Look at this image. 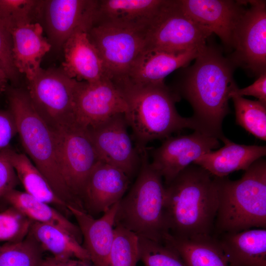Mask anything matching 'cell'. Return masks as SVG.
Segmentation results:
<instances>
[{"label":"cell","mask_w":266,"mask_h":266,"mask_svg":"<svg viewBox=\"0 0 266 266\" xmlns=\"http://www.w3.org/2000/svg\"><path fill=\"white\" fill-rule=\"evenodd\" d=\"M235 68L220 49L207 44L192 66L183 67L172 89L191 105L196 131L221 140L225 137L222 123L230 112L229 100L238 88L233 78Z\"/></svg>","instance_id":"1"},{"label":"cell","mask_w":266,"mask_h":266,"mask_svg":"<svg viewBox=\"0 0 266 266\" xmlns=\"http://www.w3.org/2000/svg\"><path fill=\"white\" fill-rule=\"evenodd\" d=\"M218 205L216 177L190 165L165 186V213L169 234L187 239L213 237Z\"/></svg>","instance_id":"2"},{"label":"cell","mask_w":266,"mask_h":266,"mask_svg":"<svg viewBox=\"0 0 266 266\" xmlns=\"http://www.w3.org/2000/svg\"><path fill=\"white\" fill-rule=\"evenodd\" d=\"M127 100L125 114L132 131V138L140 153L155 140L165 139L184 129L197 131L191 117L180 116L175 107L179 96L165 82L139 86L117 85Z\"/></svg>","instance_id":"3"},{"label":"cell","mask_w":266,"mask_h":266,"mask_svg":"<svg viewBox=\"0 0 266 266\" xmlns=\"http://www.w3.org/2000/svg\"><path fill=\"white\" fill-rule=\"evenodd\" d=\"M216 180L218 205L213 236L266 228L265 159L254 162L238 180L227 177H216Z\"/></svg>","instance_id":"4"},{"label":"cell","mask_w":266,"mask_h":266,"mask_svg":"<svg viewBox=\"0 0 266 266\" xmlns=\"http://www.w3.org/2000/svg\"><path fill=\"white\" fill-rule=\"evenodd\" d=\"M140 156L136 179L119 202L115 226L138 237L164 242L169 234L165 213V186L162 177L151 165L148 148Z\"/></svg>","instance_id":"5"},{"label":"cell","mask_w":266,"mask_h":266,"mask_svg":"<svg viewBox=\"0 0 266 266\" xmlns=\"http://www.w3.org/2000/svg\"><path fill=\"white\" fill-rule=\"evenodd\" d=\"M8 101L17 133L28 157L62 200L67 205L80 207V201L69 191L61 173L53 131L36 111L27 92L12 90L9 92Z\"/></svg>","instance_id":"6"},{"label":"cell","mask_w":266,"mask_h":266,"mask_svg":"<svg viewBox=\"0 0 266 266\" xmlns=\"http://www.w3.org/2000/svg\"><path fill=\"white\" fill-rule=\"evenodd\" d=\"M147 26L114 21L95 23L88 35L113 82L123 80L144 51Z\"/></svg>","instance_id":"7"},{"label":"cell","mask_w":266,"mask_h":266,"mask_svg":"<svg viewBox=\"0 0 266 266\" xmlns=\"http://www.w3.org/2000/svg\"><path fill=\"white\" fill-rule=\"evenodd\" d=\"M27 92L36 111L52 131L76 123L75 98L78 81L61 68H41L28 81Z\"/></svg>","instance_id":"8"},{"label":"cell","mask_w":266,"mask_h":266,"mask_svg":"<svg viewBox=\"0 0 266 266\" xmlns=\"http://www.w3.org/2000/svg\"><path fill=\"white\" fill-rule=\"evenodd\" d=\"M210 36L185 13L179 0H166L146 27L144 51L201 50Z\"/></svg>","instance_id":"9"},{"label":"cell","mask_w":266,"mask_h":266,"mask_svg":"<svg viewBox=\"0 0 266 266\" xmlns=\"http://www.w3.org/2000/svg\"><path fill=\"white\" fill-rule=\"evenodd\" d=\"M53 132L63 177L71 194L82 204L85 184L100 161L99 157L86 128L75 123Z\"/></svg>","instance_id":"10"},{"label":"cell","mask_w":266,"mask_h":266,"mask_svg":"<svg viewBox=\"0 0 266 266\" xmlns=\"http://www.w3.org/2000/svg\"><path fill=\"white\" fill-rule=\"evenodd\" d=\"M248 3L235 29L233 52L228 58L235 67L258 77L266 72V2Z\"/></svg>","instance_id":"11"},{"label":"cell","mask_w":266,"mask_h":266,"mask_svg":"<svg viewBox=\"0 0 266 266\" xmlns=\"http://www.w3.org/2000/svg\"><path fill=\"white\" fill-rule=\"evenodd\" d=\"M129 127L125 114L121 113L87 129L100 161L120 169L131 178L139 170L141 156Z\"/></svg>","instance_id":"12"},{"label":"cell","mask_w":266,"mask_h":266,"mask_svg":"<svg viewBox=\"0 0 266 266\" xmlns=\"http://www.w3.org/2000/svg\"><path fill=\"white\" fill-rule=\"evenodd\" d=\"M220 146L219 139L199 131L189 135L169 136L149 151L150 164L162 177L165 186L202 155Z\"/></svg>","instance_id":"13"},{"label":"cell","mask_w":266,"mask_h":266,"mask_svg":"<svg viewBox=\"0 0 266 266\" xmlns=\"http://www.w3.org/2000/svg\"><path fill=\"white\" fill-rule=\"evenodd\" d=\"M127 100L122 91L109 78L94 83L78 81L75 98V119L88 128L118 114H126Z\"/></svg>","instance_id":"14"},{"label":"cell","mask_w":266,"mask_h":266,"mask_svg":"<svg viewBox=\"0 0 266 266\" xmlns=\"http://www.w3.org/2000/svg\"><path fill=\"white\" fill-rule=\"evenodd\" d=\"M98 0H43V16L48 40L52 47L63 49L69 37L83 27L94 22Z\"/></svg>","instance_id":"15"},{"label":"cell","mask_w":266,"mask_h":266,"mask_svg":"<svg viewBox=\"0 0 266 266\" xmlns=\"http://www.w3.org/2000/svg\"><path fill=\"white\" fill-rule=\"evenodd\" d=\"M185 13L210 35L215 33L229 51L233 50L237 24L247 0H179Z\"/></svg>","instance_id":"16"},{"label":"cell","mask_w":266,"mask_h":266,"mask_svg":"<svg viewBox=\"0 0 266 266\" xmlns=\"http://www.w3.org/2000/svg\"><path fill=\"white\" fill-rule=\"evenodd\" d=\"M130 178L122 170L100 161L88 177L81 201L92 215L103 213L125 196Z\"/></svg>","instance_id":"17"},{"label":"cell","mask_w":266,"mask_h":266,"mask_svg":"<svg viewBox=\"0 0 266 266\" xmlns=\"http://www.w3.org/2000/svg\"><path fill=\"white\" fill-rule=\"evenodd\" d=\"M90 28L79 29L65 42L62 69L78 81L94 83L109 77L100 53L89 38Z\"/></svg>","instance_id":"18"},{"label":"cell","mask_w":266,"mask_h":266,"mask_svg":"<svg viewBox=\"0 0 266 266\" xmlns=\"http://www.w3.org/2000/svg\"><path fill=\"white\" fill-rule=\"evenodd\" d=\"M119 202L102 216L95 219L84 210L67 205L76 219L84 244L93 266H109V256L114 237L115 219Z\"/></svg>","instance_id":"19"},{"label":"cell","mask_w":266,"mask_h":266,"mask_svg":"<svg viewBox=\"0 0 266 266\" xmlns=\"http://www.w3.org/2000/svg\"><path fill=\"white\" fill-rule=\"evenodd\" d=\"M202 50L192 49L177 53L144 51L125 78L116 84L143 86L163 83L170 73L188 66Z\"/></svg>","instance_id":"20"},{"label":"cell","mask_w":266,"mask_h":266,"mask_svg":"<svg viewBox=\"0 0 266 266\" xmlns=\"http://www.w3.org/2000/svg\"><path fill=\"white\" fill-rule=\"evenodd\" d=\"M43 28L38 22L19 25L10 29L12 55L18 72L32 80L42 68L41 60L52 48L43 35Z\"/></svg>","instance_id":"21"},{"label":"cell","mask_w":266,"mask_h":266,"mask_svg":"<svg viewBox=\"0 0 266 266\" xmlns=\"http://www.w3.org/2000/svg\"><path fill=\"white\" fill-rule=\"evenodd\" d=\"M229 266H266V229L213 236Z\"/></svg>","instance_id":"22"},{"label":"cell","mask_w":266,"mask_h":266,"mask_svg":"<svg viewBox=\"0 0 266 266\" xmlns=\"http://www.w3.org/2000/svg\"><path fill=\"white\" fill-rule=\"evenodd\" d=\"M221 140L224 144L222 147L202 155L193 162L215 177H226L235 171L245 170L266 155V146L239 144L226 136Z\"/></svg>","instance_id":"23"},{"label":"cell","mask_w":266,"mask_h":266,"mask_svg":"<svg viewBox=\"0 0 266 266\" xmlns=\"http://www.w3.org/2000/svg\"><path fill=\"white\" fill-rule=\"evenodd\" d=\"M166 0H98L94 23L114 21L147 26Z\"/></svg>","instance_id":"24"},{"label":"cell","mask_w":266,"mask_h":266,"mask_svg":"<svg viewBox=\"0 0 266 266\" xmlns=\"http://www.w3.org/2000/svg\"><path fill=\"white\" fill-rule=\"evenodd\" d=\"M29 234L52 256L90 260L89 254L78 239L66 229L56 225L33 222Z\"/></svg>","instance_id":"25"},{"label":"cell","mask_w":266,"mask_h":266,"mask_svg":"<svg viewBox=\"0 0 266 266\" xmlns=\"http://www.w3.org/2000/svg\"><path fill=\"white\" fill-rule=\"evenodd\" d=\"M3 198L11 206L18 209L33 222L49 224L62 227L81 242L82 236L75 225L51 205L15 189L8 192Z\"/></svg>","instance_id":"26"},{"label":"cell","mask_w":266,"mask_h":266,"mask_svg":"<svg viewBox=\"0 0 266 266\" xmlns=\"http://www.w3.org/2000/svg\"><path fill=\"white\" fill-rule=\"evenodd\" d=\"M9 159L25 192L41 201L68 211L67 205L55 194L46 178L25 154L9 148Z\"/></svg>","instance_id":"27"},{"label":"cell","mask_w":266,"mask_h":266,"mask_svg":"<svg viewBox=\"0 0 266 266\" xmlns=\"http://www.w3.org/2000/svg\"><path fill=\"white\" fill-rule=\"evenodd\" d=\"M164 242L175 250L186 266H229L213 237L187 239L174 237L168 234Z\"/></svg>","instance_id":"28"},{"label":"cell","mask_w":266,"mask_h":266,"mask_svg":"<svg viewBox=\"0 0 266 266\" xmlns=\"http://www.w3.org/2000/svg\"><path fill=\"white\" fill-rule=\"evenodd\" d=\"M237 125L256 137L266 140V104L258 100L233 96Z\"/></svg>","instance_id":"29"},{"label":"cell","mask_w":266,"mask_h":266,"mask_svg":"<svg viewBox=\"0 0 266 266\" xmlns=\"http://www.w3.org/2000/svg\"><path fill=\"white\" fill-rule=\"evenodd\" d=\"M29 236L22 241L0 246V266H40L42 248Z\"/></svg>","instance_id":"30"},{"label":"cell","mask_w":266,"mask_h":266,"mask_svg":"<svg viewBox=\"0 0 266 266\" xmlns=\"http://www.w3.org/2000/svg\"><path fill=\"white\" fill-rule=\"evenodd\" d=\"M43 0H0V23L8 31L19 25L33 23L41 16Z\"/></svg>","instance_id":"31"},{"label":"cell","mask_w":266,"mask_h":266,"mask_svg":"<svg viewBox=\"0 0 266 266\" xmlns=\"http://www.w3.org/2000/svg\"><path fill=\"white\" fill-rule=\"evenodd\" d=\"M139 260L138 236L121 226H115L109 266H137Z\"/></svg>","instance_id":"32"},{"label":"cell","mask_w":266,"mask_h":266,"mask_svg":"<svg viewBox=\"0 0 266 266\" xmlns=\"http://www.w3.org/2000/svg\"><path fill=\"white\" fill-rule=\"evenodd\" d=\"M139 260L144 266H186L170 245L138 237Z\"/></svg>","instance_id":"33"},{"label":"cell","mask_w":266,"mask_h":266,"mask_svg":"<svg viewBox=\"0 0 266 266\" xmlns=\"http://www.w3.org/2000/svg\"><path fill=\"white\" fill-rule=\"evenodd\" d=\"M33 221L13 207L0 212V242H16L29 234Z\"/></svg>","instance_id":"34"},{"label":"cell","mask_w":266,"mask_h":266,"mask_svg":"<svg viewBox=\"0 0 266 266\" xmlns=\"http://www.w3.org/2000/svg\"><path fill=\"white\" fill-rule=\"evenodd\" d=\"M0 69L8 80H15L18 76L13 61L12 41L8 30L0 23Z\"/></svg>","instance_id":"35"},{"label":"cell","mask_w":266,"mask_h":266,"mask_svg":"<svg viewBox=\"0 0 266 266\" xmlns=\"http://www.w3.org/2000/svg\"><path fill=\"white\" fill-rule=\"evenodd\" d=\"M10 147L0 151V199L15 189L19 180L9 159Z\"/></svg>","instance_id":"36"},{"label":"cell","mask_w":266,"mask_h":266,"mask_svg":"<svg viewBox=\"0 0 266 266\" xmlns=\"http://www.w3.org/2000/svg\"><path fill=\"white\" fill-rule=\"evenodd\" d=\"M16 133V124L11 111L0 110V151L9 146Z\"/></svg>","instance_id":"37"},{"label":"cell","mask_w":266,"mask_h":266,"mask_svg":"<svg viewBox=\"0 0 266 266\" xmlns=\"http://www.w3.org/2000/svg\"><path fill=\"white\" fill-rule=\"evenodd\" d=\"M233 96H253L266 104V72L260 75L252 84L242 89L237 88L232 94V97Z\"/></svg>","instance_id":"38"},{"label":"cell","mask_w":266,"mask_h":266,"mask_svg":"<svg viewBox=\"0 0 266 266\" xmlns=\"http://www.w3.org/2000/svg\"><path fill=\"white\" fill-rule=\"evenodd\" d=\"M78 259L62 258L54 256L43 259L40 266H77Z\"/></svg>","instance_id":"39"},{"label":"cell","mask_w":266,"mask_h":266,"mask_svg":"<svg viewBox=\"0 0 266 266\" xmlns=\"http://www.w3.org/2000/svg\"><path fill=\"white\" fill-rule=\"evenodd\" d=\"M7 80L5 74L0 69V94L5 90Z\"/></svg>","instance_id":"40"},{"label":"cell","mask_w":266,"mask_h":266,"mask_svg":"<svg viewBox=\"0 0 266 266\" xmlns=\"http://www.w3.org/2000/svg\"><path fill=\"white\" fill-rule=\"evenodd\" d=\"M77 266H93L90 260H77Z\"/></svg>","instance_id":"41"}]
</instances>
